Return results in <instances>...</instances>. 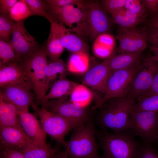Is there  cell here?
I'll return each instance as SVG.
<instances>
[{"mask_svg": "<svg viewBox=\"0 0 158 158\" xmlns=\"http://www.w3.org/2000/svg\"><path fill=\"white\" fill-rule=\"evenodd\" d=\"M135 104V99L128 96L107 100L99 108V125L104 130L109 128L115 132L130 129V117Z\"/></svg>", "mask_w": 158, "mask_h": 158, "instance_id": "obj_1", "label": "cell"}, {"mask_svg": "<svg viewBox=\"0 0 158 158\" xmlns=\"http://www.w3.org/2000/svg\"><path fill=\"white\" fill-rule=\"evenodd\" d=\"M97 133L106 158H135L141 145L128 129L119 132L104 130Z\"/></svg>", "mask_w": 158, "mask_h": 158, "instance_id": "obj_2", "label": "cell"}, {"mask_svg": "<svg viewBox=\"0 0 158 158\" xmlns=\"http://www.w3.org/2000/svg\"><path fill=\"white\" fill-rule=\"evenodd\" d=\"M47 56L44 47H39L32 53L21 60L27 73L28 82L36 95V102L40 100L47 94L48 87L45 71Z\"/></svg>", "mask_w": 158, "mask_h": 158, "instance_id": "obj_3", "label": "cell"}, {"mask_svg": "<svg viewBox=\"0 0 158 158\" xmlns=\"http://www.w3.org/2000/svg\"><path fill=\"white\" fill-rule=\"evenodd\" d=\"M67 142L68 158H97L98 147L92 121L75 129Z\"/></svg>", "mask_w": 158, "mask_h": 158, "instance_id": "obj_4", "label": "cell"}, {"mask_svg": "<svg viewBox=\"0 0 158 158\" xmlns=\"http://www.w3.org/2000/svg\"><path fill=\"white\" fill-rule=\"evenodd\" d=\"M87 0L66 5L51 12L49 18L59 24L69 27L68 29L81 37H87L85 10Z\"/></svg>", "mask_w": 158, "mask_h": 158, "instance_id": "obj_5", "label": "cell"}, {"mask_svg": "<svg viewBox=\"0 0 158 158\" xmlns=\"http://www.w3.org/2000/svg\"><path fill=\"white\" fill-rule=\"evenodd\" d=\"M141 64L140 62L130 68L112 72L103 95L96 103L92 109L100 108L106 101L110 98L127 96Z\"/></svg>", "mask_w": 158, "mask_h": 158, "instance_id": "obj_6", "label": "cell"}, {"mask_svg": "<svg viewBox=\"0 0 158 158\" xmlns=\"http://www.w3.org/2000/svg\"><path fill=\"white\" fill-rule=\"evenodd\" d=\"M31 106L46 133L66 148L68 144L65 141V136L72 129L76 128L75 126L63 117L39 108L34 103Z\"/></svg>", "mask_w": 158, "mask_h": 158, "instance_id": "obj_7", "label": "cell"}, {"mask_svg": "<svg viewBox=\"0 0 158 158\" xmlns=\"http://www.w3.org/2000/svg\"><path fill=\"white\" fill-rule=\"evenodd\" d=\"M85 10L88 37L92 41L101 35L109 34L112 23L111 18L99 1L88 0Z\"/></svg>", "mask_w": 158, "mask_h": 158, "instance_id": "obj_8", "label": "cell"}, {"mask_svg": "<svg viewBox=\"0 0 158 158\" xmlns=\"http://www.w3.org/2000/svg\"><path fill=\"white\" fill-rule=\"evenodd\" d=\"M130 129L144 143H155L158 133V111L131 112Z\"/></svg>", "mask_w": 158, "mask_h": 158, "instance_id": "obj_9", "label": "cell"}, {"mask_svg": "<svg viewBox=\"0 0 158 158\" xmlns=\"http://www.w3.org/2000/svg\"><path fill=\"white\" fill-rule=\"evenodd\" d=\"M67 98L66 97L46 101L41 104V108L65 118L77 128L90 120L89 114L83 107L73 103Z\"/></svg>", "mask_w": 158, "mask_h": 158, "instance_id": "obj_10", "label": "cell"}, {"mask_svg": "<svg viewBox=\"0 0 158 158\" xmlns=\"http://www.w3.org/2000/svg\"><path fill=\"white\" fill-rule=\"evenodd\" d=\"M147 27L127 28L119 26L116 38L119 42L117 52L121 54L142 52L147 47Z\"/></svg>", "mask_w": 158, "mask_h": 158, "instance_id": "obj_11", "label": "cell"}, {"mask_svg": "<svg viewBox=\"0 0 158 158\" xmlns=\"http://www.w3.org/2000/svg\"><path fill=\"white\" fill-rule=\"evenodd\" d=\"M127 96L135 99L147 92L151 88L157 71L158 62L146 58L143 59Z\"/></svg>", "mask_w": 158, "mask_h": 158, "instance_id": "obj_12", "label": "cell"}, {"mask_svg": "<svg viewBox=\"0 0 158 158\" xmlns=\"http://www.w3.org/2000/svg\"><path fill=\"white\" fill-rule=\"evenodd\" d=\"M28 83L8 84L0 87V96L13 105L19 112L28 110L33 95Z\"/></svg>", "mask_w": 158, "mask_h": 158, "instance_id": "obj_13", "label": "cell"}, {"mask_svg": "<svg viewBox=\"0 0 158 158\" xmlns=\"http://www.w3.org/2000/svg\"><path fill=\"white\" fill-rule=\"evenodd\" d=\"M24 23V20L15 22L10 41L19 60L28 56L39 46L35 37L26 29Z\"/></svg>", "mask_w": 158, "mask_h": 158, "instance_id": "obj_14", "label": "cell"}, {"mask_svg": "<svg viewBox=\"0 0 158 158\" xmlns=\"http://www.w3.org/2000/svg\"><path fill=\"white\" fill-rule=\"evenodd\" d=\"M20 126L30 140L36 145L48 147L47 134L36 116L28 111L19 112Z\"/></svg>", "mask_w": 158, "mask_h": 158, "instance_id": "obj_15", "label": "cell"}, {"mask_svg": "<svg viewBox=\"0 0 158 158\" xmlns=\"http://www.w3.org/2000/svg\"><path fill=\"white\" fill-rule=\"evenodd\" d=\"M108 57L88 71L84 75L82 81L84 85L103 94L111 73L108 64Z\"/></svg>", "mask_w": 158, "mask_h": 158, "instance_id": "obj_16", "label": "cell"}, {"mask_svg": "<svg viewBox=\"0 0 158 158\" xmlns=\"http://www.w3.org/2000/svg\"><path fill=\"white\" fill-rule=\"evenodd\" d=\"M0 139L2 149L11 148L19 150L34 143L21 126L0 127Z\"/></svg>", "mask_w": 158, "mask_h": 158, "instance_id": "obj_17", "label": "cell"}, {"mask_svg": "<svg viewBox=\"0 0 158 158\" xmlns=\"http://www.w3.org/2000/svg\"><path fill=\"white\" fill-rule=\"evenodd\" d=\"M29 83L26 71L21 60L6 65L0 63V87L11 84Z\"/></svg>", "mask_w": 158, "mask_h": 158, "instance_id": "obj_18", "label": "cell"}, {"mask_svg": "<svg viewBox=\"0 0 158 158\" xmlns=\"http://www.w3.org/2000/svg\"><path fill=\"white\" fill-rule=\"evenodd\" d=\"M57 25L61 42L64 49L74 54L88 56L89 46L81 37L63 25L58 23Z\"/></svg>", "mask_w": 158, "mask_h": 158, "instance_id": "obj_19", "label": "cell"}, {"mask_svg": "<svg viewBox=\"0 0 158 158\" xmlns=\"http://www.w3.org/2000/svg\"><path fill=\"white\" fill-rule=\"evenodd\" d=\"M79 85L68 80L66 77L59 78L58 80L53 83L48 92L40 100L34 103L38 106L47 100L68 97Z\"/></svg>", "mask_w": 158, "mask_h": 158, "instance_id": "obj_20", "label": "cell"}, {"mask_svg": "<svg viewBox=\"0 0 158 158\" xmlns=\"http://www.w3.org/2000/svg\"><path fill=\"white\" fill-rule=\"evenodd\" d=\"M48 20L50 24V30L44 47L49 61L53 62L59 59L64 48L61 42L57 23L50 19Z\"/></svg>", "mask_w": 158, "mask_h": 158, "instance_id": "obj_21", "label": "cell"}, {"mask_svg": "<svg viewBox=\"0 0 158 158\" xmlns=\"http://www.w3.org/2000/svg\"><path fill=\"white\" fill-rule=\"evenodd\" d=\"M116 50L108 57V64L111 72L131 67L140 62L142 52L126 53L116 55Z\"/></svg>", "mask_w": 158, "mask_h": 158, "instance_id": "obj_22", "label": "cell"}, {"mask_svg": "<svg viewBox=\"0 0 158 158\" xmlns=\"http://www.w3.org/2000/svg\"><path fill=\"white\" fill-rule=\"evenodd\" d=\"M19 113L13 105L0 96V127L20 126Z\"/></svg>", "mask_w": 158, "mask_h": 158, "instance_id": "obj_23", "label": "cell"}, {"mask_svg": "<svg viewBox=\"0 0 158 158\" xmlns=\"http://www.w3.org/2000/svg\"><path fill=\"white\" fill-rule=\"evenodd\" d=\"M68 70V65L61 59L53 62L48 61L45 74L47 84L49 88L53 84V81L56 78L58 74H59V78L66 77Z\"/></svg>", "mask_w": 158, "mask_h": 158, "instance_id": "obj_24", "label": "cell"}, {"mask_svg": "<svg viewBox=\"0 0 158 158\" xmlns=\"http://www.w3.org/2000/svg\"><path fill=\"white\" fill-rule=\"evenodd\" d=\"M54 149L41 147L32 143L18 150L25 158H50Z\"/></svg>", "mask_w": 158, "mask_h": 158, "instance_id": "obj_25", "label": "cell"}, {"mask_svg": "<svg viewBox=\"0 0 158 158\" xmlns=\"http://www.w3.org/2000/svg\"><path fill=\"white\" fill-rule=\"evenodd\" d=\"M132 108L131 112L142 111H158V95L137 100Z\"/></svg>", "mask_w": 158, "mask_h": 158, "instance_id": "obj_26", "label": "cell"}, {"mask_svg": "<svg viewBox=\"0 0 158 158\" xmlns=\"http://www.w3.org/2000/svg\"><path fill=\"white\" fill-rule=\"evenodd\" d=\"M9 14L11 18L15 22L24 20L31 16L26 0L18 1L12 8Z\"/></svg>", "mask_w": 158, "mask_h": 158, "instance_id": "obj_27", "label": "cell"}, {"mask_svg": "<svg viewBox=\"0 0 158 158\" xmlns=\"http://www.w3.org/2000/svg\"><path fill=\"white\" fill-rule=\"evenodd\" d=\"M0 63L6 65L19 60L10 42L0 40Z\"/></svg>", "mask_w": 158, "mask_h": 158, "instance_id": "obj_28", "label": "cell"}, {"mask_svg": "<svg viewBox=\"0 0 158 158\" xmlns=\"http://www.w3.org/2000/svg\"><path fill=\"white\" fill-rule=\"evenodd\" d=\"M15 22L9 13L0 15V40L10 42L13 27Z\"/></svg>", "mask_w": 158, "mask_h": 158, "instance_id": "obj_29", "label": "cell"}, {"mask_svg": "<svg viewBox=\"0 0 158 158\" xmlns=\"http://www.w3.org/2000/svg\"><path fill=\"white\" fill-rule=\"evenodd\" d=\"M70 95L72 102L83 107V104L85 105L87 103L91 97V94L88 90L79 84L74 89Z\"/></svg>", "mask_w": 158, "mask_h": 158, "instance_id": "obj_30", "label": "cell"}, {"mask_svg": "<svg viewBox=\"0 0 158 158\" xmlns=\"http://www.w3.org/2000/svg\"><path fill=\"white\" fill-rule=\"evenodd\" d=\"M31 13V15H36L49 18L47 12V6L44 0H26Z\"/></svg>", "mask_w": 158, "mask_h": 158, "instance_id": "obj_31", "label": "cell"}, {"mask_svg": "<svg viewBox=\"0 0 158 158\" xmlns=\"http://www.w3.org/2000/svg\"><path fill=\"white\" fill-rule=\"evenodd\" d=\"M125 8L132 12L146 18L148 15V11L142 0H126Z\"/></svg>", "mask_w": 158, "mask_h": 158, "instance_id": "obj_32", "label": "cell"}, {"mask_svg": "<svg viewBox=\"0 0 158 158\" xmlns=\"http://www.w3.org/2000/svg\"><path fill=\"white\" fill-rule=\"evenodd\" d=\"M126 0H102L99 2L108 13L111 15L125 7Z\"/></svg>", "mask_w": 158, "mask_h": 158, "instance_id": "obj_33", "label": "cell"}, {"mask_svg": "<svg viewBox=\"0 0 158 158\" xmlns=\"http://www.w3.org/2000/svg\"><path fill=\"white\" fill-rule=\"evenodd\" d=\"M135 158H158V152L151 144L144 143L141 145Z\"/></svg>", "mask_w": 158, "mask_h": 158, "instance_id": "obj_34", "label": "cell"}, {"mask_svg": "<svg viewBox=\"0 0 158 158\" xmlns=\"http://www.w3.org/2000/svg\"><path fill=\"white\" fill-rule=\"evenodd\" d=\"M111 16L112 23L117 24L119 26L123 28H133L126 15L125 7Z\"/></svg>", "mask_w": 158, "mask_h": 158, "instance_id": "obj_35", "label": "cell"}, {"mask_svg": "<svg viewBox=\"0 0 158 158\" xmlns=\"http://www.w3.org/2000/svg\"><path fill=\"white\" fill-rule=\"evenodd\" d=\"M47 10H55L60 8L64 6L71 4H77L82 0H44Z\"/></svg>", "mask_w": 158, "mask_h": 158, "instance_id": "obj_36", "label": "cell"}, {"mask_svg": "<svg viewBox=\"0 0 158 158\" xmlns=\"http://www.w3.org/2000/svg\"><path fill=\"white\" fill-rule=\"evenodd\" d=\"M95 40V43L105 46L111 50H112L114 46V38L109 34L101 35L99 36Z\"/></svg>", "mask_w": 158, "mask_h": 158, "instance_id": "obj_37", "label": "cell"}, {"mask_svg": "<svg viewBox=\"0 0 158 158\" xmlns=\"http://www.w3.org/2000/svg\"><path fill=\"white\" fill-rule=\"evenodd\" d=\"M147 42L150 46L158 48V29L147 27Z\"/></svg>", "mask_w": 158, "mask_h": 158, "instance_id": "obj_38", "label": "cell"}, {"mask_svg": "<svg viewBox=\"0 0 158 158\" xmlns=\"http://www.w3.org/2000/svg\"><path fill=\"white\" fill-rule=\"evenodd\" d=\"M158 95V64L152 84L150 89L143 95L137 99V100Z\"/></svg>", "mask_w": 158, "mask_h": 158, "instance_id": "obj_39", "label": "cell"}, {"mask_svg": "<svg viewBox=\"0 0 158 158\" xmlns=\"http://www.w3.org/2000/svg\"><path fill=\"white\" fill-rule=\"evenodd\" d=\"M126 14L132 28L136 27L137 25L145 20V18L132 12L126 8Z\"/></svg>", "mask_w": 158, "mask_h": 158, "instance_id": "obj_40", "label": "cell"}, {"mask_svg": "<svg viewBox=\"0 0 158 158\" xmlns=\"http://www.w3.org/2000/svg\"><path fill=\"white\" fill-rule=\"evenodd\" d=\"M94 50L96 54L102 57H108L112 54V50L105 46L95 43Z\"/></svg>", "mask_w": 158, "mask_h": 158, "instance_id": "obj_41", "label": "cell"}, {"mask_svg": "<svg viewBox=\"0 0 158 158\" xmlns=\"http://www.w3.org/2000/svg\"><path fill=\"white\" fill-rule=\"evenodd\" d=\"M2 158H25L23 154L19 150L13 149H3Z\"/></svg>", "mask_w": 158, "mask_h": 158, "instance_id": "obj_42", "label": "cell"}, {"mask_svg": "<svg viewBox=\"0 0 158 158\" xmlns=\"http://www.w3.org/2000/svg\"><path fill=\"white\" fill-rule=\"evenodd\" d=\"M17 0H0V13H9L10 11Z\"/></svg>", "mask_w": 158, "mask_h": 158, "instance_id": "obj_43", "label": "cell"}, {"mask_svg": "<svg viewBox=\"0 0 158 158\" xmlns=\"http://www.w3.org/2000/svg\"><path fill=\"white\" fill-rule=\"evenodd\" d=\"M150 16L158 12V0H142Z\"/></svg>", "mask_w": 158, "mask_h": 158, "instance_id": "obj_44", "label": "cell"}, {"mask_svg": "<svg viewBox=\"0 0 158 158\" xmlns=\"http://www.w3.org/2000/svg\"><path fill=\"white\" fill-rule=\"evenodd\" d=\"M147 27H150L158 29V12L150 16L147 22Z\"/></svg>", "mask_w": 158, "mask_h": 158, "instance_id": "obj_45", "label": "cell"}, {"mask_svg": "<svg viewBox=\"0 0 158 158\" xmlns=\"http://www.w3.org/2000/svg\"><path fill=\"white\" fill-rule=\"evenodd\" d=\"M149 48L153 53V55L152 57L147 58L151 60L158 61V48L154 47L150 45L149 46Z\"/></svg>", "mask_w": 158, "mask_h": 158, "instance_id": "obj_46", "label": "cell"}, {"mask_svg": "<svg viewBox=\"0 0 158 158\" xmlns=\"http://www.w3.org/2000/svg\"><path fill=\"white\" fill-rule=\"evenodd\" d=\"M68 147L67 146L64 151L61 152H56L55 158H68Z\"/></svg>", "mask_w": 158, "mask_h": 158, "instance_id": "obj_47", "label": "cell"}, {"mask_svg": "<svg viewBox=\"0 0 158 158\" xmlns=\"http://www.w3.org/2000/svg\"><path fill=\"white\" fill-rule=\"evenodd\" d=\"M56 152V150L55 149H54L52 151L51 155L50 158H55V157Z\"/></svg>", "mask_w": 158, "mask_h": 158, "instance_id": "obj_48", "label": "cell"}, {"mask_svg": "<svg viewBox=\"0 0 158 158\" xmlns=\"http://www.w3.org/2000/svg\"><path fill=\"white\" fill-rule=\"evenodd\" d=\"M155 143H156L158 145V133L157 138V140Z\"/></svg>", "mask_w": 158, "mask_h": 158, "instance_id": "obj_49", "label": "cell"}, {"mask_svg": "<svg viewBox=\"0 0 158 158\" xmlns=\"http://www.w3.org/2000/svg\"><path fill=\"white\" fill-rule=\"evenodd\" d=\"M97 158H106L104 157L103 156L102 157H100L99 156Z\"/></svg>", "mask_w": 158, "mask_h": 158, "instance_id": "obj_50", "label": "cell"}]
</instances>
